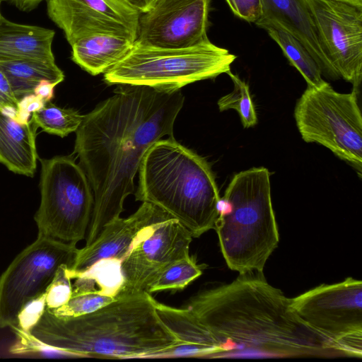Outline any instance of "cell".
<instances>
[{
	"mask_svg": "<svg viewBox=\"0 0 362 362\" xmlns=\"http://www.w3.org/2000/svg\"><path fill=\"white\" fill-rule=\"evenodd\" d=\"M264 29L281 47L284 54L302 75L307 86L320 87L327 82L322 78L321 71L308 50L295 36L272 23L257 20L255 23Z\"/></svg>",
	"mask_w": 362,
	"mask_h": 362,
	"instance_id": "22",
	"label": "cell"
},
{
	"mask_svg": "<svg viewBox=\"0 0 362 362\" xmlns=\"http://www.w3.org/2000/svg\"><path fill=\"white\" fill-rule=\"evenodd\" d=\"M69 268L64 265L59 268L57 274L49 286L45 297L46 308L53 309L65 304L72 293L71 279L68 274Z\"/></svg>",
	"mask_w": 362,
	"mask_h": 362,
	"instance_id": "27",
	"label": "cell"
},
{
	"mask_svg": "<svg viewBox=\"0 0 362 362\" xmlns=\"http://www.w3.org/2000/svg\"><path fill=\"white\" fill-rule=\"evenodd\" d=\"M134 43L119 35H88L71 45V59L93 76L105 74L128 54Z\"/></svg>",
	"mask_w": 362,
	"mask_h": 362,
	"instance_id": "20",
	"label": "cell"
},
{
	"mask_svg": "<svg viewBox=\"0 0 362 362\" xmlns=\"http://www.w3.org/2000/svg\"><path fill=\"white\" fill-rule=\"evenodd\" d=\"M224 346V357L341 356L298 317L291 298L262 272L203 290L186 307Z\"/></svg>",
	"mask_w": 362,
	"mask_h": 362,
	"instance_id": "2",
	"label": "cell"
},
{
	"mask_svg": "<svg viewBox=\"0 0 362 362\" xmlns=\"http://www.w3.org/2000/svg\"><path fill=\"white\" fill-rule=\"evenodd\" d=\"M261 5L262 16L259 19L276 25L295 36L315 59L322 75L337 80L318 38L306 0H261Z\"/></svg>",
	"mask_w": 362,
	"mask_h": 362,
	"instance_id": "16",
	"label": "cell"
},
{
	"mask_svg": "<svg viewBox=\"0 0 362 362\" xmlns=\"http://www.w3.org/2000/svg\"><path fill=\"white\" fill-rule=\"evenodd\" d=\"M1 0H0V6H1ZM1 11H0V18L1 17Z\"/></svg>",
	"mask_w": 362,
	"mask_h": 362,
	"instance_id": "35",
	"label": "cell"
},
{
	"mask_svg": "<svg viewBox=\"0 0 362 362\" xmlns=\"http://www.w3.org/2000/svg\"><path fill=\"white\" fill-rule=\"evenodd\" d=\"M75 279L69 300L57 308H47L51 313L62 317L78 316L93 312L115 298L113 292L105 288H96V281L91 276H81Z\"/></svg>",
	"mask_w": 362,
	"mask_h": 362,
	"instance_id": "23",
	"label": "cell"
},
{
	"mask_svg": "<svg viewBox=\"0 0 362 362\" xmlns=\"http://www.w3.org/2000/svg\"><path fill=\"white\" fill-rule=\"evenodd\" d=\"M170 218L158 206L142 202L132 215L107 223L90 244L78 249L73 267L68 269L69 277L74 279L102 262L120 263L143 231Z\"/></svg>",
	"mask_w": 362,
	"mask_h": 362,
	"instance_id": "15",
	"label": "cell"
},
{
	"mask_svg": "<svg viewBox=\"0 0 362 362\" xmlns=\"http://www.w3.org/2000/svg\"><path fill=\"white\" fill-rule=\"evenodd\" d=\"M227 74L233 83V90L219 98L217 105L221 112L235 110L238 113L244 128H250L257 123V117L248 85L230 71Z\"/></svg>",
	"mask_w": 362,
	"mask_h": 362,
	"instance_id": "26",
	"label": "cell"
},
{
	"mask_svg": "<svg viewBox=\"0 0 362 362\" xmlns=\"http://www.w3.org/2000/svg\"><path fill=\"white\" fill-rule=\"evenodd\" d=\"M205 268V264H199L190 255L177 259L157 276L148 286L146 292L151 294L158 291L183 289L199 277Z\"/></svg>",
	"mask_w": 362,
	"mask_h": 362,
	"instance_id": "24",
	"label": "cell"
},
{
	"mask_svg": "<svg viewBox=\"0 0 362 362\" xmlns=\"http://www.w3.org/2000/svg\"><path fill=\"white\" fill-rule=\"evenodd\" d=\"M33 122H21L0 110V163L14 173L33 177L37 165Z\"/></svg>",
	"mask_w": 362,
	"mask_h": 362,
	"instance_id": "18",
	"label": "cell"
},
{
	"mask_svg": "<svg viewBox=\"0 0 362 362\" xmlns=\"http://www.w3.org/2000/svg\"><path fill=\"white\" fill-rule=\"evenodd\" d=\"M232 12L249 23H255L262 16L261 0H226Z\"/></svg>",
	"mask_w": 362,
	"mask_h": 362,
	"instance_id": "29",
	"label": "cell"
},
{
	"mask_svg": "<svg viewBox=\"0 0 362 362\" xmlns=\"http://www.w3.org/2000/svg\"><path fill=\"white\" fill-rule=\"evenodd\" d=\"M180 90L163 92L119 85L114 94L83 116L76 132L74 151L93 190L94 204L86 245L105 225L117 219L134 180L152 144L173 136L183 107Z\"/></svg>",
	"mask_w": 362,
	"mask_h": 362,
	"instance_id": "1",
	"label": "cell"
},
{
	"mask_svg": "<svg viewBox=\"0 0 362 362\" xmlns=\"http://www.w3.org/2000/svg\"><path fill=\"white\" fill-rule=\"evenodd\" d=\"M0 70L7 78L16 98L35 95L36 88L47 81L59 84L63 81V71L54 62L33 59L0 62Z\"/></svg>",
	"mask_w": 362,
	"mask_h": 362,
	"instance_id": "21",
	"label": "cell"
},
{
	"mask_svg": "<svg viewBox=\"0 0 362 362\" xmlns=\"http://www.w3.org/2000/svg\"><path fill=\"white\" fill-rule=\"evenodd\" d=\"M214 230L231 270L263 272L279 242L267 168H252L233 175L220 199Z\"/></svg>",
	"mask_w": 362,
	"mask_h": 362,
	"instance_id": "5",
	"label": "cell"
},
{
	"mask_svg": "<svg viewBox=\"0 0 362 362\" xmlns=\"http://www.w3.org/2000/svg\"><path fill=\"white\" fill-rule=\"evenodd\" d=\"M47 6L49 18L70 45L98 34L136 39L140 14L120 0H47Z\"/></svg>",
	"mask_w": 362,
	"mask_h": 362,
	"instance_id": "14",
	"label": "cell"
},
{
	"mask_svg": "<svg viewBox=\"0 0 362 362\" xmlns=\"http://www.w3.org/2000/svg\"><path fill=\"white\" fill-rule=\"evenodd\" d=\"M157 313L168 328L182 342L170 349L160 358H222L223 344L187 308L165 305L155 299Z\"/></svg>",
	"mask_w": 362,
	"mask_h": 362,
	"instance_id": "17",
	"label": "cell"
},
{
	"mask_svg": "<svg viewBox=\"0 0 362 362\" xmlns=\"http://www.w3.org/2000/svg\"><path fill=\"white\" fill-rule=\"evenodd\" d=\"M37 236L76 244L85 238L94 198L87 176L71 156L41 159Z\"/></svg>",
	"mask_w": 362,
	"mask_h": 362,
	"instance_id": "8",
	"label": "cell"
},
{
	"mask_svg": "<svg viewBox=\"0 0 362 362\" xmlns=\"http://www.w3.org/2000/svg\"><path fill=\"white\" fill-rule=\"evenodd\" d=\"M53 30L0 18V62L33 59L54 62Z\"/></svg>",
	"mask_w": 362,
	"mask_h": 362,
	"instance_id": "19",
	"label": "cell"
},
{
	"mask_svg": "<svg viewBox=\"0 0 362 362\" xmlns=\"http://www.w3.org/2000/svg\"><path fill=\"white\" fill-rule=\"evenodd\" d=\"M358 91L342 93L327 82L307 86L294 108V118L303 140L330 150L362 174V116Z\"/></svg>",
	"mask_w": 362,
	"mask_h": 362,
	"instance_id": "7",
	"label": "cell"
},
{
	"mask_svg": "<svg viewBox=\"0 0 362 362\" xmlns=\"http://www.w3.org/2000/svg\"><path fill=\"white\" fill-rule=\"evenodd\" d=\"M15 6L23 11H30L35 8L42 1L47 0H1Z\"/></svg>",
	"mask_w": 362,
	"mask_h": 362,
	"instance_id": "33",
	"label": "cell"
},
{
	"mask_svg": "<svg viewBox=\"0 0 362 362\" xmlns=\"http://www.w3.org/2000/svg\"><path fill=\"white\" fill-rule=\"evenodd\" d=\"M154 301L146 291L117 296L107 305L74 317L57 316L45 308L20 337L43 349L81 357L160 358L182 342L160 319Z\"/></svg>",
	"mask_w": 362,
	"mask_h": 362,
	"instance_id": "3",
	"label": "cell"
},
{
	"mask_svg": "<svg viewBox=\"0 0 362 362\" xmlns=\"http://www.w3.org/2000/svg\"><path fill=\"white\" fill-rule=\"evenodd\" d=\"M192 238L175 218L143 231L120 262L122 282L116 296L146 291L164 269L189 255Z\"/></svg>",
	"mask_w": 362,
	"mask_h": 362,
	"instance_id": "11",
	"label": "cell"
},
{
	"mask_svg": "<svg viewBox=\"0 0 362 362\" xmlns=\"http://www.w3.org/2000/svg\"><path fill=\"white\" fill-rule=\"evenodd\" d=\"M236 56L209 40L181 49L137 45L104 74L107 85L145 86L163 92L202 80L211 79L230 71Z\"/></svg>",
	"mask_w": 362,
	"mask_h": 362,
	"instance_id": "6",
	"label": "cell"
},
{
	"mask_svg": "<svg viewBox=\"0 0 362 362\" xmlns=\"http://www.w3.org/2000/svg\"><path fill=\"white\" fill-rule=\"evenodd\" d=\"M83 116L77 110L60 107L49 101L33 112L31 120L48 134L64 137L76 132Z\"/></svg>",
	"mask_w": 362,
	"mask_h": 362,
	"instance_id": "25",
	"label": "cell"
},
{
	"mask_svg": "<svg viewBox=\"0 0 362 362\" xmlns=\"http://www.w3.org/2000/svg\"><path fill=\"white\" fill-rule=\"evenodd\" d=\"M56 86V84L44 81L36 88L35 95L42 99L45 103L49 102L53 96V90Z\"/></svg>",
	"mask_w": 362,
	"mask_h": 362,
	"instance_id": "32",
	"label": "cell"
},
{
	"mask_svg": "<svg viewBox=\"0 0 362 362\" xmlns=\"http://www.w3.org/2000/svg\"><path fill=\"white\" fill-rule=\"evenodd\" d=\"M46 293L38 298L29 303L21 312L18 316V326L14 329L16 331L28 332L30 327L35 325L43 313L45 308Z\"/></svg>",
	"mask_w": 362,
	"mask_h": 362,
	"instance_id": "28",
	"label": "cell"
},
{
	"mask_svg": "<svg viewBox=\"0 0 362 362\" xmlns=\"http://www.w3.org/2000/svg\"><path fill=\"white\" fill-rule=\"evenodd\" d=\"M76 244L37 236L0 276V328L18 326V316L31 301L45 294L64 265L71 269Z\"/></svg>",
	"mask_w": 362,
	"mask_h": 362,
	"instance_id": "10",
	"label": "cell"
},
{
	"mask_svg": "<svg viewBox=\"0 0 362 362\" xmlns=\"http://www.w3.org/2000/svg\"><path fill=\"white\" fill-rule=\"evenodd\" d=\"M128 7L137 12L143 14L147 12L156 0H120Z\"/></svg>",
	"mask_w": 362,
	"mask_h": 362,
	"instance_id": "31",
	"label": "cell"
},
{
	"mask_svg": "<svg viewBox=\"0 0 362 362\" xmlns=\"http://www.w3.org/2000/svg\"><path fill=\"white\" fill-rule=\"evenodd\" d=\"M318 38L337 79L359 88L362 78V8L338 0H306Z\"/></svg>",
	"mask_w": 362,
	"mask_h": 362,
	"instance_id": "12",
	"label": "cell"
},
{
	"mask_svg": "<svg viewBox=\"0 0 362 362\" xmlns=\"http://www.w3.org/2000/svg\"><path fill=\"white\" fill-rule=\"evenodd\" d=\"M18 107L19 102L14 96L7 78L0 70V110L11 116L12 112L14 117Z\"/></svg>",
	"mask_w": 362,
	"mask_h": 362,
	"instance_id": "30",
	"label": "cell"
},
{
	"mask_svg": "<svg viewBox=\"0 0 362 362\" xmlns=\"http://www.w3.org/2000/svg\"><path fill=\"white\" fill-rule=\"evenodd\" d=\"M135 199L162 209L193 238L214 229L221 197L207 160L177 141L163 138L146 152Z\"/></svg>",
	"mask_w": 362,
	"mask_h": 362,
	"instance_id": "4",
	"label": "cell"
},
{
	"mask_svg": "<svg viewBox=\"0 0 362 362\" xmlns=\"http://www.w3.org/2000/svg\"><path fill=\"white\" fill-rule=\"evenodd\" d=\"M211 0H156L141 14L134 44L181 49L209 40L206 31Z\"/></svg>",
	"mask_w": 362,
	"mask_h": 362,
	"instance_id": "13",
	"label": "cell"
},
{
	"mask_svg": "<svg viewBox=\"0 0 362 362\" xmlns=\"http://www.w3.org/2000/svg\"><path fill=\"white\" fill-rule=\"evenodd\" d=\"M291 304L303 322L341 356L361 358V281L348 277L323 284L291 298Z\"/></svg>",
	"mask_w": 362,
	"mask_h": 362,
	"instance_id": "9",
	"label": "cell"
},
{
	"mask_svg": "<svg viewBox=\"0 0 362 362\" xmlns=\"http://www.w3.org/2000/svg\"><path fill=\"white\" fill-rule=\"evenodd\" d=\"M338 1L349 3V4H352L358 8H362V0H338Z\"/></svg>",
	"mask_w": 362,
	"mask_h": 362,
	"instance_id": "34",
	"label": "cell"
}]
</instances>
